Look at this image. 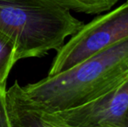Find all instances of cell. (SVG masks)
<instances>
[{
    "mask_svg": "<svg viewBox=\"0 0 128 127\" xmlns=\"http://www.w3.org/2000/svg\"><path fill=\"white\" fill-rule=\"evenodd\" d=\"M127 1H128V0H127Z\"/></svg>",
    "mask_w": 128,
    "mask_h": 127,
    "instance_id": "cell-11",
    "label": "cell"
},
{
    "mask_svg": "<svg viewBox=\"0 0 128 127\" xmlns=\"http://www.w3.org/2000/svg\"><path fill=\"white\" fill-rule=\"evenodd\" d=\"M126 120H127V122H128V112H127V115H126Z\"/></svg>",
    "mask_w": 128,
    "mask_h": 127,
    "instance_id": "cell-9",
    "label": "cell"
},
{
    "mask_svg": "<svg viewBox=\"0 0 128 127\" xmlns=\"http://www.w3.org/2000/svg\"><path fill=\"white\" fill-rule=\"evenodd\" d=\"M6 106L10 127H56L27 98L18 81L6 90Z\"/></svg>",
    "mask_w": 128,
    "mask_h": 127,
    "instance_id": "cell-5",
    "label": "cell"
},
{
    "mask_svg": "<svg viewBox=\"0 0 128 127\" xmlns=\"http://www.w3.org/2000/svg\"><path fill=\"white\" fill-rule=\"evenodd\" d=\"M83 25L54 0H0V31L15 43L17 60L58 51Z\"/></svg>",
    "mask_w": 128,
    "mask_h": 127,
    "instance_id": "cell-2",
    "label": "cell"
},
{
    "mask_svg": "<svg viewBox=\"0 0 128 127\" xmlns=\"http://www.w3.org/2000/svg\"><path fill=\"white\" fill-rule=\"evenodd\" d=\"M69 10L86 14H100L110 10L120 0H54Z\"/></svg>",
    "mask_w": 128,
    "mask_h": 127,
    "instance_id": "cell-7",
    "label": "cell"
},
{
    "mask_svg": "<svg viewBox=\"0 0 128 127\" xmlns=\"http://www.w3.org/2000/svg\"><path fill=\"white\" fill-rule=\"evenodd\" d=\"M127 127H128V122H127Z\"/></svg>",
    "mask_w": 128,
    "mask_h": 127,
    "instance_id": "cell-10",
    "label": "cell"
},
{
    "mask_svg": "<svg viewBox=\"0 0 128 127\" xmlns=\"http://www.w3.org/2000/svg\"><path fill=\"white\" fill-rule=\"evenodd\" d=\"M128 78V37L73 67L22 87L46 113L77 108L94 101Z\"/></svg>",
    "mask_w": 128,
    "mask_h": 127,
    "instance_id": "cell-1",
    "label": "cell"
},
{
    "mask_svg": "<svg viewBox=\"0 0 128 127\" xmlns=\"http://www.w3.org/2000/svg\"><path fill=\"white\" fill-rule=\"evenodd\" d=\"M17 61L15 43L10 37L0 31V89L2 90H6L9 73Z\"/></svg>",
    "mask_w": 128,
    "mask_h": 127,
    "instance_id": "cell-6",
    "label": "cell"
},
{
    "mask_svg": "<svg viewBox=\"0 0 128 127\" xmlns=\"http://www.w3.org/2000/svg\"><path fill=\"white\" fill-rule=\"evenodd\" d=\"M0 127H10L6 106V90L0 89Z\"/></svg>",
    "mask_w": 128,
    "mask_h": 127,
    "instance_id": "cell-8",
    "label": "cell"
},
{
    "mask_svg": "<svg viewBox=\"0 0 128 127\" xmlns=\"http://www.w3.org/2000/svg\"><path fill=\"white\" fill-rule=\"evenodd\" d=\"M128 78L104 96L77 108L46 113L56 127H127Z\"/></svg>",
    "mask_w": 128,
    "mask_h": 127,
    "instance_id": "cell-4",
    "label": "cell"
},
{
    "mask_svg": "<svg viewBox=\"0 0 128 127\" xmlns=\"http://www.w3.org/2000/svg\"><path fill=\"white\" fill-rule=\"evenodd\" d=\"M128 37V1L84 24L64 44L48 76L58 74Z\"/></svg>",
    "mask_w": 128,
    "mask_h": 127,
    "instance_id": "cell-3",
    "label": "cell"
}]
</instances>
